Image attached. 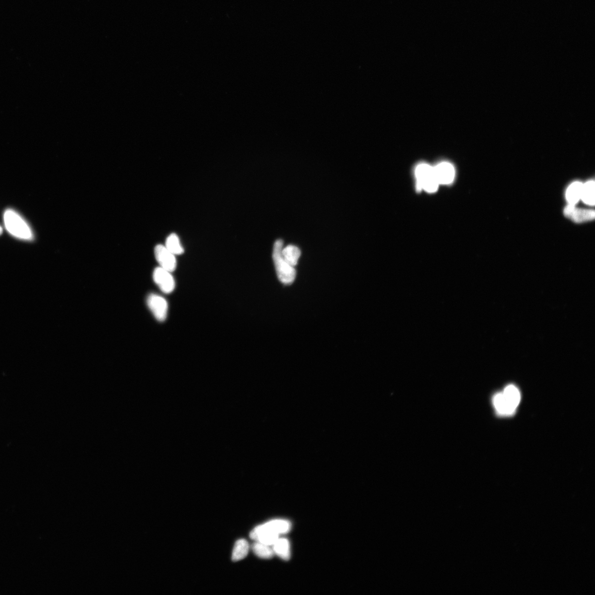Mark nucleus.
<instances>
[{
    "mask_svg": "<svg viewBox=\"0 0 595 595\" xmlns=\"http://www.w3.org/2000/svg\"><path fill=\"white\" fill-rule=\"evenodd\" d=\"M3 218L6 228L12 236L24 241L33 240V234L30 226L15 210H6Z\"/></svg>",
    "mask_w": 595,
    "mask_h": 595,
    "instance_id": "nucleus-1",
    "label": "nucleus"
},
{
    "mask_svg": "<svg viewBox=\"0 0 595 595\" xmlns=\"http://www.w3.org/2000/svg\"><path fill=\"white\" fill-rule=\"evenodd\" d=\"M283 242L282 240H277L274 242L273 251V259L275 268L279 280L283 284L289 285L294 281L296 276L295 268L290 265L283 257L282 250Z\"/></svg>",
    "mask_w": 595,
    "mask_h": 595,
    "instance_id": "nucleus-2",
    "label": "nucleus"
},
{
    "mask_svg": "<svg viewBox=\"0 0 595 595\" xmlns=\"http://www.w3.org/2000/svg\"><path fill=\"white\" fill-rule=\"evenodd\" d=\"M417 185L419 190L433 193L438 190L439 184L435 176L434 167L427 164H420L416 169Z\"/></svg>",
    "mask_w": 595,
    "mask_h": 595,
    "instance_id": "nucleus-3",
    "label": "nucleus"
},
{
    "mask_svg": "<svg viewBox=\"0 0 595 595\" xmlns=\"http://www.w3.org/2000/svg\"><path fill=\"white\" fill-rule=\"evenodd\" d=\"M147 306L158 321L164 322L167 317L168 305L167 301L161 296L151 294L147 299Z\"/></svg>",
    "mask_w": 595,
    "mask_h": 595,
    "instance_id": "nucleus-4",
    "label": "nucleus"
},
{
    "mask_svg": "<svg viewBox=\"0 0 595 595\" xmlns=\"http://www.w3.org/2000/svg\"><path fill=\"white\" fill-rule=\"evenodd\" d=\"M154 281L165 294L171 293L176 287V282L171 272L159 267L154 271Z\"/></svg>",
    "mask_w": 595,
    "mask_h": 595,
    "instance_id": "nucleus-5",
    "label": "nucleus"
},
{
    "mask_svg": "<svg viewBox=\"0 0 595 595\" xmlns=\"http://www.w3.org/2000/svg\"><path fill=\"white\" fill-rule=\"evenodd\" d=\"M156 260L160 267L173 272L177 268V259L175 254L170 252L164 245H158L155 249Z\"/></svg>",
    "mask_w": 595,
    "mask_h": 595,
    "instance_id": "nucleus-6",
    "label": "nucleus"
},
{
    "mask_svg": "<svg viewBox=\"0 0 595 595\" xmlns=\"http://www.w3.org/2000/svg\"><path fill=\"white\" fill-rule=\"evenodd\" d=\"M564 214L566 217L577 224L594 220L595 216L593 209H579L576 207V205L570 204L566 206Z\"/></svg>",
    "mask_w": 595,
    "mask_h": 595,
    "instance_id": "nucleus-7",
    "label": "nucleus"
},
{
    "mask_svg": "<svg viewBox=\"0 0 595 595\" xmlns=\"http://www.w3.org/2000/svg\"><path fill=\"white\" fill-rule=\"evenodd\" d=\"M435 176L440 184H450L454 179L455 171L454 166L448 162H442L434 167Z\"/></svg>",
    "mask_w": 595,
    "mask_h": 595,
    "instance_id": "nucleus-8",
    "label": "nucleus"
},
{
    "mask_svg": "<svg viewBox=\"0 0 595 595\" xmlns=\"http://www.w3.org/2000/svg\"><path fill=\"white\" fill-rule=\"evenodd\" d=\"M256 529L260 530V531H266L280 535L282 534L288 533L290 531L291 524L289 521L286 520H274L262 525L258 526Z\"/></svg>",
    "mask_w": 595,
    "mask_h": 595,
    "instance_id": "nucleus-9",
    "label": "nucleus"
},
{
    "mask_svg": "<svg viewBox=\"0 0 595 595\" xmlns=\"http://www.w3.org/2000/svg\"><path fill=\"white\" fill-rule=\"evenodd\" d=\"M493 402L498 414L499 415H512L515 412L516 409L508 402L502 392H499L494 396Z\"/></svg>",
    "mask_w": 595,
    "mask_h": 595,
    "instance_id": "nucleus-10",
    "label": "nucleus"
},
{
    "mask_svg": "<svg viewBox=\"0 0 595 595\" xmlns=\"http://www.w3.org/2000/svg\"><path fill=\"white\" fill-rule=\"evenodd\" d=\"M272 546L274 554H276L282 560L289 561L290 559V544L286 538H279Z\"/></svg>",
    "mask_w": 595,
    "mask_h": 595,
    "instance_id": "nucleus-11",
    "label": "nucleus"
},
{
    "mask_svg": "<svg viewBox=\"0 0 595 595\" xmlns=\"http://www.w3.org/2000/svg\"><path fill=\"white\" fill-rule=\"evenodd\" d=\"M582 184L580 182H574L566 190V198L569 204L576 205L581 199Z\"/></svg>",
    "mask_w": 595,
    "mask_h": 595,
    "instance_id": "nucleus-12",
    "label": "nucleus"
},
{
    "mask_svg": "<svg viewBox=\"0 0 595 595\" xmlns=\"http://www.w3.org/2000/svg\"><path fill=\"white\" fill-rule=\"evenodd\" d=\"M283 257L289 264L294 267L298 264L299 257H301V250L298 247L290 245L283 248L282 250Z\"/></svg>",
    "mask_w": 595,
    "mask_h": 595,
    "instance_id": "nucleus-13",
    "label": "nucleus"
},
{
    "mask_svg": "<svg viewBox=\"0 0 595 595\" xmlns=\"http://www.w3.org/2000/svg\"><path fill=\"white\" fill-rule=\"evenodd\" d=\"M502 393L508 402L513 407L516 409L521 400L520 392L519 389L515 386L509 385L505 388Z\"/></svg>",
    "mask_w": 595,
    "mask_h": 595,
    "instance_id": "nucleus-14",
    "label": "nucleus"
},
{
    "mask_svg": "<svg viewBox=\"0 0 595 595\" xmlns=\"http://www.w3.org/2000/svg\"><path fill=\"white\" fill-rule=\"evenodd\" d=\"M250 546L248 542L244 539L238 540L234 545L232 560L237 562L243 560L248 555Z\"/></svg>",
    "mask_w": 595,
    "mask_h": 595,
    "instance_id": "nucleus-15",
    "label": "nucleus"
},
{
    "mask_svg": "<svg viewBox=\"0 0 595 595\" xmlns=\"http://www.w3.org/2000/svg\"><path fill=\"white\" fill-rule=\"evenodd\" d=\"M165 246L176 256L181 255L184 252L179 237L175 233L169 235L166 240Z\"/></svg>",
    "mask_w": 595,
    "mask_h": 595,
    "instance_id": "nucleus-16",
    "label": "nucleus"
},
{
    "mask_svg": "<svg viewBox=\"0 0 595 595\" xmlns=\"http://www.w3.org/2000/svg\"><path fill=\"white\" fill-rule=\"evenodd\" d=\"M581 199L585 204L595 205V181L591 180L582 185Z\"/></svg>",
    "mask_w": 595,
    "mask_h": 595,
    "instance_id": "nucleus-17",
    "label": "nucleus"
},
{
    "mask_svg": "<svg viewBox=\"0 0 595 595\" xmlns=\"http://www.w3.org/2000/svg\"><path fill=\"white\" fill-rule=\"evenodd\" d=\"M252 549L257 556L263 559H270L274 554L273 548L270 547V546L257 541L253 545Z\"/></svg>",
    "mask_w": 595,
    "mask_h": 595,
    "instance_id": "nucleus-18",
    "label": "nucleus"
},
{
    "mask_svg": "<svg viewBox=\"0 0 595 595\" xmlns=\"http://www.w3.org/2000/svg\"><path fill=\"white\" fill-rule=\"evenodd\" d=\"M2 229L1 227V226H0V235L2 234Z\"/></svg>",
    "mask_w": 595,
    "mask_h": 595,
    "instance_id": "nucleus-19",
    "label": "nucleus"
}]
</instances>
